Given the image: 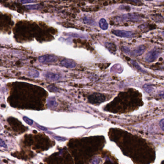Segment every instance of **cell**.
Listing matches in <instances>:
<instances>
[{
	"label": "cell",
	"instance_id": "cell-1",
	"mask_svg": "<svg viewBox=\"0 0 164 164\" xmlns=\"http://www.w3.org/2000/svg\"><path fill=\"white\" fill-rule=\"evenodd\" d=\"M106 142L103 136L72 139L68 146L76 164H89L94 156L98 154Z\"/></svg>",
	"mask_w": 164,
	"mask_h": 164
},
{
	"label": "cell",
	"instance_id": "cell-2",
	"mask_svg": "<svg viewBox=\"0 0 164 164\" xmlns=\"http://www.w3.org/2000/svg\"><path fill=\"white\" fill-rule=\"evenodd\" d=\"M48 164H74L65 147L61 149L45 160Z\"/></svg>",
	"mask_w": 164,
	"mask_h": 164
},
{
	"label": "cell",
	"instance_id": "cell-3",
	"mask_svg": "<svg viewBox=\"0 0 164 164\" xmlns=\"http://www.w3.org/2000/svg\"><path fill=\"white\" fill-rule=\"evenodd\" d=\"M161 53L159 49L154 48L149 51L145 56V60L148 62H153L155 61Z\"/></svg>",
	"mask_w": 164,
	"mask_h": 164
},
{
	"label": "cell",
	"instance_id": "cell-4",
	"mask_svg": "<svg viewBox=\"0 0 164 164\" xmlns=\"http://www.w3.org/2000/svg\"><path fill=\"white\" fill-rule=\"evenodd\" d=\"M58 60L57 57L51 54H46L39 57L38 60L41 63H51L56 62Z\"/></svg>",
	"mask_w": 164,
	"mask_h": 164
},
{
	"label": "cell",
	"instance_id": "cell-5",
	"mask_svg": "<svg viewBox=\"0 0 164 164\" xmlns=\"http://www.w3.org/2000/svg\"><path fill=\"white\" fill-rule=\"evenodd\" d=\"M105 96L98 93H95L89 97V102L92 103H100L105 101Z\"/></svg>",
	"mask_w": 164,
	"mask_h": 164
},
{
	"label": "cell",
	"instance_id": "cell-6",
	"mask_svg": "<svg viewBox=\"0 0 164 164\" xmlns=\"http://www.w3.org/2000/svg\"><path fill=\"white\" fill-rule=\"evenodd\" d=\"M112 33L117 36L123 38H131L134 35V34L131 31L124 30H112Z\"/></svg>",
	"mask_w": 164,
	"mask_h": 164
},
{
	"label": "cell",
	"instance_id": "cell-7",
	"mask_svg": "<svg viewBox=\"0 0 164 164\" xmlns=\"http://www.w3.org/2000/svg\"><path fill=\"white\" fill-rule=\"evenodd\" d=\"M44 76L47 79L51 81H57L61 79V76L60 74L48 71L43 74Z\"/></svg>",
	"mask_w": 164,
	"mask_h": 164
},
{
	"label": "cell",
	"instance_id": "cell-8",
	"mask_svg": "<svg viewBox=\"0 0 164 164\" xmlns=\"http://www.w3.org/2000/svg\"><path fill=\"white\" fill-rule=\"evenodd\" d=\"M61 64L64 67L70 69H73L76 66L75 62L69 59H63L61 61Z\"/></svg>",
	"mask_w": 164,
	"mask_h": 164
},
{
	"label": "cell",
	"instance_id": "cell-9",
	"mask_svg": "<svg viewBox=\"0 0 164 164\" xmlns=\"http://www.w3.org/2000/svg\"><path fill=\"white\" fill-rule=\"evenodd\" d=\"M123 19L124 20H127L129 21H139V16H137V15H135L134 14H128L124 15L123 16Z\"/></svg>",
	"mask_w": 164,
	"mask_h": 164
},
{
	"label": "cell",
	"instance_id": "cell-10",
	"mask_svg": "<svg viewBox=\"0 0 164 164\" xmlns=\"http://www.w3.org/2000/svg\"><path fill=\"white\" fill-rule=\"evenodd\" d=\"M145 50V46L142 45L137 47L133 51V54L136 56H140L142 54Z\"/></svg>",
	"mask_w": 164,
	"mask_h": 164
},
{
	"label": "cell",
	"instance_id": "cell-11",
	"mask_svg": "<svg viewBox=\"0 0 164 164\" xmlns=\"http://www.w3.org/2000/svg\"><path fill=\"white\" fill-rule=\"evenodd\" d=\"M103 164H118L116 163V159L110 153L109 155V159H107Z\"/></svg>",
	"mask_w": 164,
	"mask_h": 164
},
{
	"label": "cell",
	"instance_id": "cell-12",
	"mask_svg": "<svg viewBox=\"0 0 164 164\" xmlns=\"http://www.w3.org/2000/svg\"><path fill=\"white\" fill-rule=\"evenodd\" d=\"M99 26L101 29L103 30H106L108 28V24L106 20L104 18H102L99 21Z\"/></svg>",
	"mask_w": 164,
	"mask_h": 164
},
{
	"label": "cell",
	"instance_id": "cell-13",
	"mask_svg": "<svg viewBox=\"0 0 164 164\" xmlns=\"http://www.w3.org/2000/svg\"><path fill=\"white\" fill-rule=\"evenodd\" d=\"M28 76L32 77H38L39 76V72L35 69H32L28 72Z\"/></svg>",
	"mask_w": 164,
	"mask_h": 164
},
{
	"label": "cell",
	"instance_id": "cell-14",
	"mask_svg": "<svg viewBox=\"0 0 164 164\" xmlns=\"http://www.w3.org/2000/svg\"><path fill=\"white\" fill-rule=\"evenodd\" d=\"M143 88L146 92L148 93L152 92L154 89L153 86L151 84H144L143 86Z\"/></svg>",
	"mask_w": 164,
	"mask_h": 164
},
{
	"label": "cell",
	"instance_id": "cell-15",
	"mask_svg": "<svg viewBox=\"0 0 164 164\" xmlns=\"http://www.w3.org/2000/svg\"><path fill=\"white\" fill-rule=\"evenodd\" d=\"M106 47L109 50H112L113 52L115 51L116 50V48L115 45L113 43H106Z\"/></svg>",
	"mask_w": 164,
	"mask_h": 164
},
{
	"label": "cell",
	"instance_id": "cell-16",
	"mask_svg": "<svg viewBox=\"0 0 164 164\" xmlns=\"http://www.w3.org/2000/svg\"><path fill=\"white\" fill-rule=\"evenodd\" d=\"M49 105L50 106H55L56 104V101L54 97H51L50 98L49 100Z\"/></svg>",
	"mask_w": 164,
	"mask_h": 164
},
{
	"label": "cell",
	"instance_id": "cell-17",
	"mask_svg": "<svg viewBox=\"0 0 164 164\" xmlns=\"http://www.w3.org/2000/svg\"><path fill=\"white\" fill-rule=\"evenodd\" d=\"M27 8L31 10H34V9H38L40 8V5L39 4H34V5H29L26 6Z\"/></svg>",
	"mask_w": 164,
	"mask_h": 164
},
{
	"label": "cell",
	"instance_id": "cell-18",
	"mask_svg": "<svg viewBox=\"0 0 164 164\" xmlns=\"http://www.w3.org/2000/svg\"><path fill=\"white\" fill-rule=\"evenodd\" d=\"M131 63H132V64L133 65V66H134L136 69H138V70H140V71H141V72H144V71H143L142 69L140 67V66H139V65L137 64V63H136L135 61H131Z\"/></svg>",
	"mask_w": 164,
	"mask_h": 164
},
{
	"label": "cell",
	"instance_id": "cell-19",
	"mask_svg": "<svg viewBox=\"0 0 164 164\" xmlns=\"http://www.w3.org/2000/svg\"><path fill=\"white\" fill-rule=\"evenodd\" d=\"M48 89L51 91H53V92H58L59 91V89L58 88L53 86H48Z\"/></svg>",
	"mask_w": 164,
	"mask_h": 164
},
{
	"label": "cell",
	"instance_id": "cell-20",
	"mask_svg": "<svg viewBox=\"0 0 164 164\" xmlns=\"http://www.w3.org/2000/svg\"><path fill=\"white\" fill-rule=\"evenodd\" d=\"M159 125L160 128L164 132V119H162L160 121Z\"/></svg>",
	"mask_w": 164,
	"mask_h": 164
},
{
	"label": "cell",
	"instance_id": "cell-21",
	"mask_svg": "<svg viewBox=\"0 0 164 164\" xmlns=\"http://www.w3.org/2000/svg\"><path fill=\"white\" fill-rule=\"evenodd\" d=\"M122 50L126 53H127V54H130V51L131 50H130V49L128 47H123L122 48Z\"/></svg>",
	"mask_w": 164,
	"mask_h": 164
},
{
	"label": "cell",
	"instance_id": "cell-22",
	"mask_svg": "<svg viewBox=\"0 0 164 164\" xmlns=\"http://www.w3.org/2000/svg\"><path fill=\"white\" fill-rule=\"evenodd\" d=\"M0 146L3 147V148H6L7 146L5 142L1 139H0Z\"/></svg>",
	"mask_w": 164,
	"mask_h": 164
},
{
	"label": "cell",
	"instance_id": "cell-23",
	"mask_svg": "<svg viewBox=\"0 0 164 164\" xmlns=\"http://www.w3.org/2000/svg\"><path fill=\"white\" fill-rule=\"evenodd\" d=\"M20 2H22L23 4H26V3H33V2H35V1H34V0H20Z\"/></svg>",
	"mask_w": 164,
	"mask_h": 164
},
{
	"label": "cell",
	"instance_id": "cell-24",
	"mask_svg": "<svg viewBox=\"0 0 164 164\" xmlns=\"http://www.w3.org/2000/svg\"><path fill=\"white\" fill-rule=\"evenodd\" d=\"M24 120L27 123H28L29 125H31V124H32V122L29 119H28V118H27L26 117H24Z\"/></svg>",
	"mask_w": 164,
	"mask_h": 164
},
{
	"label": "cell",
	"instance_id": "cell-25",
	"mask_svg": "<svg viewBox=\"0 0 164 164\" xmlns=\"http://www.w3.org/2000/svg\"><path fill=\"white\" fill-rule=\"evenodd\" d=\"M159 95L161 97H162V98H164V90H162V91H161L159 92Z\"/></svg>",
	"mask_w": 164,
	"mask_h": 164
},
{
	"label": "cell",
	"instance_id": "cell-26",
	"mask_svg": "<svg viewBox=\"0 0 164 164\" xmlns=\"http://www.w3.org/2000/svg\"><path fill=\"white\" fill-rule=\"evenodd\" d=\"M162 35H163V36H164V31H163V32H162Z\"/></svg>",
	"mask_w": 164,
	"mask_h": 164
}]
</instances>
